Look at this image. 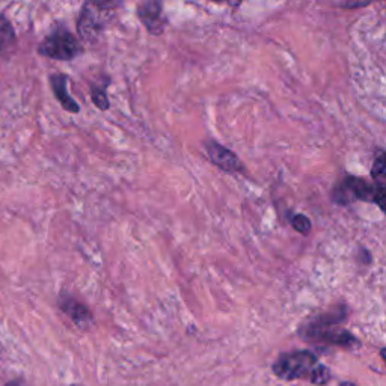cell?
Masks as SVG:
<instances>
[{"mask_svg": "<svg viewBox=\"0 0 386 386\" xmlns=\"http://www.w3.org/2000/svg\"><path fill=\"white\" fill-rule=\"evenodd\" d=\"M138 17L151 34L160 35L163 32L165 21L162 17V3L159 2L141 3L138 8Z\"/></svg>", "mask_w": 386, "mask_h": 386, "instance_id": "cell-7", "label": "cell"}, {"mask_svg": "<svg viewBox=\"0 0 386 386\" xmlns=\"http://www.w3.org/2000/svg\"><path fill=\"white\" fill-rule=\"evenodd\" d=\"M318 365L320 362L312 352L299 350L279 356L273 364V372L284 380H296L302 379V377H309L311 380Z\"/></svg>", "mask_w": 386, "mask_h": 386, "instance_id": "cell-2", "label": "cell"}, {"mask_svg": "<svg viewBox=\"0 0 386 386\" xmlns=\"http://www.w3.org/2000/svg\"><path fill=\"white\" fill-rule=\"evenodd\" d=\"M74 386H76V385H74Z\"/></svg>", "mask_w": 386, "mask_h": 386, "instance_id": "cell-18", "label": "cell"}, {"mask_svg": "<svg viewBox=\"0 0 386 386\" xmlns=\"http://www.w3.org/2000/svg\"><path fill=\"white\" fill-rule=\"evenodd\" d=\"M205 150H207V154H208V157H210L212 162L217 167H221L223 172L237 174V172L243 171V163L240 162L234 152L228 148H225L223 145L217 143V142H207Z\"/></svg>", "mask_w": 386, "mask_h": 386, "instance_id": "cell-6", "label": "cell"}, {"mask_svg": "<svg viewBox=\"0 0 386 386\" xmlns=\"http://www.w3.org/2000/svg\"><path fill=\"white\" fill-rule=\"evenodd\" d=\"M301 335L308 341L316 343H326L334 345H352L356 344L355 336L344 329L338 327L336 318L321 317L314 320L312 323L301 329Z\"/></svg>", "mask_w": 386, "mask_h": 386, "instance_id": "cell-3", "label": "cell"}, {"mask_svg": "<svg viewBox=\"0 0 386 386\" xmlns=\"http://www.w3.org/2000/svg\"><path fill=\"white\" fill-rule=\"evenodd\" d=\"M50 83L56 99H58V101L62 104V108L68 112H72V114H77L80 108L79 104L72 100V96H70L68 94V88H67L68 77L63 74H54L50 77Z\"/></svg>", "mask_w": 386, "mask_h": 386, "instance_id": "cell-9", "label": "cell"}, {"mask_svg": "<svg viewBox=\"0 0 386 386\" xmlns=\"http://www.w3.org/2000/svg\"><path fill=\"white\" fill-rule=\"evenodd\" d=\"M14 41H15V37H14L11 23L8 21L3 15H0V50L11 48Z\"/></svg>", "mask_w": 386, "mask_h": 386, "instance_id": "cell-10", "label": "cell"}, {"mask_svg": "<svg viewBox=\"0 0 386 386\" xmlns=\"http://www.w3.org/2000/svg\"><path fill=\"white\" fill-rule=\"evenodd\" d=\"M385 195L386 190L383 183H368L359 176H345L335 186L332 199L338 205H349L355 201H364V203H373L383 208Z\"/></svg>", "mask_w": 386, "mask_h": 386, "instance_id": "cell-1", "label": "cell"}, {"mask_svg": "<svg viewBox=\"0 0 386 386\" xmlns=\"http://www.w3.org/2000/svg\"><path fill=\"white\" fill-rule=\"evenodd\" d=\"M92 101L96 108H99L100 110H108L109 109V100H108V96H106V92H104L103 90H100V88H96V86H92Z\"/></svg>", "mask_w": 386, "mask_h": 386, "instance_id": "cell-13", "label": "cell"}, {"mask_svg": "<svg viewBox=\"0 0 386 386\" xmlns=\"http://www.w3.org/2000/svg\"><path fill=\"white\" fill-rule=\"evenodd\" d=\"M368 3H343L344 8H356V6H367Z\"/></svg>", "mask_w": 386, "mask_h": 386, "instance_id": "cell-15", "label": "cell"}, {"mask_svg": "<svg viewBox=\"0 0 386 386\" xmlns=\"http://www.w3.org/2000/svg\"><path fill=\"white\" fill-rule=\"evenodd\" d=\"M39 53L58 61H71L82 53V45L67 29H56L39 45Z\"/></svg>", "mask_w": 386, "mask_h": 386, "instance_id": "cell-4", "label": "cell"}, {"mask_svg": "<svg viewBox=\"0 0 386 386\" xmlns=\"http://www.w3.org/2000/svg\"><path fill=\"white\" fill-rule=\"evenodd\" d=\"M104 3H86L82 10V14H80L79 19V34L82 35L83 39H91L96 38V35L100 34L104 26V20H103V10Z\"/></svg>", "mask_w": 386, "mask_h": 386, "instance_id": "cell-5", "label": "cell"}, {"mask_svg": "<svg viewBox=\"0 0 386 386\" xmlns=\"http://www.w3.org/2000/svg\"><path fill=\"white\" fill-rule=\"evenodd\" d=\"M341 386H356V385H353L350 382H344V383H341Z\"/></svg>", "mask_w": 386, "mask_h": 386, "instance_id": "cell-17", "label": "cell"}, {"mask_svg": "<svg viewBox=\"0 0 386 386\" xmlns=\"http://www.w3.org/2000/svg\"><path fill=\"white\" fill-rule=\"evenodd\" d=\"M331 379V372H329V368L325 365H318L316 372H314L312 377H311V382L316 383V385H325Z\"/></svg>", "mask_w": 386, "mask_h": 386, "instance_id": "cell-14", "label": "cell"}, {"mask_svg": "<svg viewBox=\"0 0 386 386\" xmlns=\"http://www.w3.org/2000/svg\"><path fill=\"white\" fill-rule=\"evenodd\" d=\"M292 225L297 232H302V234H308L311 230V221L303 214H294L292 217Z\"/></svg>", "mask_w": 386, "mask_h": 386, "instance_id": "cell-12", "label": "cell"}, {"mask_svg": "<svg viewBox=\"0 0 386 386\" xmlns=\"http://www.w3.org/2000/svg\"><path fill=\"white\" fill-rule=\"evenodd\" d=\"M6 386H26V385H24L23 382H20V380H14L11 383H8Z\"/></svg>", "mask_w": 386, "mask_h": 386, "instance_id": "cell-16", "label": "cell"}, {"mask_svg": "<svg viewBox=\"0 0 386 386\" xmlns=\"http://www.w3.org/2000/svg\"><path fill=\"white\" fill-rule=\"evenodd\" d=\"M59 305H61L62 311L65 312L67 316H70L71 320L74 321V323H76L79 327L86 329V327H90V326H91V323H92V316H91L90 309H88V308L85 307V305L79 303V302L74 301V299H71V297H62Z\"/></svg>", "mask_w": 386, "mask_h": 386, "instance_id": "cell-8", "label": "cell"}, {"mask_svg": "<svg viewBox=\"0 0 386 386\" xmlns=\"http://www.w3.org/2000/svg\"><path fill=\"white\" fill-rule=\"evenodd\" d=\"M385 172H386L385 154H383V151H380V154L377 156V159L374 160V163H373L372 175H373V179H374V183H383Z\"/></svg>", "mask_w": 386, "mask_h": 386, "instance_id": "cell-11", "label": "cell"}]
</instances>
